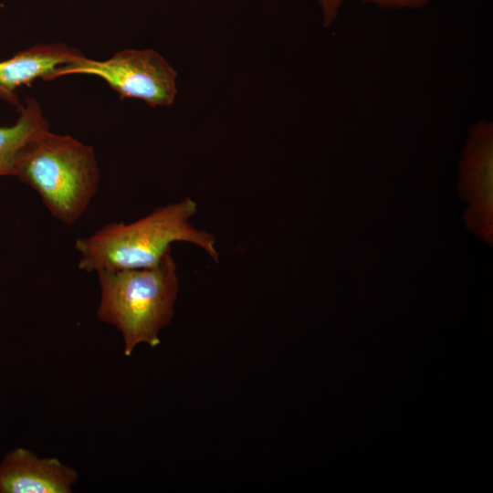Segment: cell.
<instances>
[{
    "label": "cell",
    "instance_id": "6",
    "mask_svg": "<svg viewBox=\"0 0 493 493\" xmlns=\"http://www.w3.org/2000/svg\"><path fill=\"white\" fill-rule=\"evenodd\" d=\"M82 55L64 43L37 44L0 61V99L19 109L17 89L38 79L51 80L58 68Z\"/></svg>",
    "mask_w": 493,
    "mask_h": 493
},
{
    "label": "cell",
    "instance_id": "4",
    "mask_svg": "<svg viewBox=\"0 0 493 493\" xmlns=\"http://www.w3.org/2000/svg\"><path fill=\"white\" fill-rule=\"evenodd\" d=\"M74 74L96 76L116 91L121 100H141L152 108L172 105L177 94L176 70L151 48L123 49L105 60L82 55L58 68L51 80Z\"/></svg>",
    "mask_w": 493,
    "mask_h": 493
},
{
    "label": "cell",
    "instance_id": "9",
    "mask_svg": "<svg viewBox=\"0 0 493 493\" xmlns=\"http://www.w3.org/2000/svg\"><path fill=\"white\" fill-rule=\"evenodd\" d=\"M322 12V25L330 26L338 17L340 7L344 0H318Z\"/></svg>",
    "mask_w": 493,
    "mask_h": 493
},
{
    "label": "cell",
    "instance_id": "3",
    "mask_svg": "<svg viewBox=\"0 0 493 493\" xmlns=\"http://www.w3.org/2000/svg\"><path fill=\"white\" fill-rule=\"evenodd\" d=\"M14 176L34 189L51 215L67 226L83 215L100 183L93 147L50 130L21 151Z\"/></svg>",
    "mask_w": 493,
    "mask_h": 493
},
{
    "label": "cell",
    "instance_id": "8",
    "mask_svg": "<svg viewBox=\"0 0 493 493\" xmlns=\"http://www.w3.org/2000/svg\"><path fill=\"white\" fill-rule=\"evenodd\" d=\"M371 3L381 7L396 9H419L425 6L430 0H357Z\"/></svg>",
    "mask_w": 493,
    "mask_h": 493
},
{
    "label": "cell",
    "instance_id": "7",
    "mask_svg": "<svg viewBox=\"0 0 493 493\" xmlns=\"http://www.w3.org/2000/svg\"><path fill=\"white\" fill-rule=\"evenodd\" d=\"M18 110L19 116L14 124L0 127V176H14L21 151L39 134L50 130L35 98H27Z\"/></svg>",
    "mask_w": 493,
    "mask_h": 493
},
{
    "label": "cell",
    "instance_id": "2",
    "mask_svg": "<svg viewBox=\"0 0 493 493\" xmlns=\"http://www.w3.org/2000/svg\"><path fill=\"white\" fill-rule=\"evenodd\" d=\"M97 274L100 288L97 317L120 331L124 355L131 356L141 343L157 347L161 330L174 315L180 290L172 251L152 267Z\"/></svg>",
    "mask_w": 493,
    "mask_h": 493
},
{
    "label": "cell",
    "instance_id": "1",
    "mask_svg": "<svg viewBox=\"0 0 493 493\" xmlns=\"http://www.w3.org/2000/svg\"><path fill=\"white\" fill-rule=\"evenodd\" d=\"M197 204L190 197L153 210L131 223H110L88 237L78 238L79 268L96 273L152 267L172 251V244L196 245L218 262L215 238L190 222Z\"/></svg>",
    "mask_w": 493,
    "mask_h": 493
},
{
    "label": "cell",
    "instance_id": "5",
    "mask_svg": "<svg viewBox=\"0 0 493 493\" xmlns=\"http://www.w3.org/2000/svg\"><path fill=\"white\" fill-rule=\"evenodd\" d=\"M78 472L57 457L16 447L0 461V493H70Z\"/></svg>",
    "mask_w": 493,
    "mask_h": 493
}]
</instances>
